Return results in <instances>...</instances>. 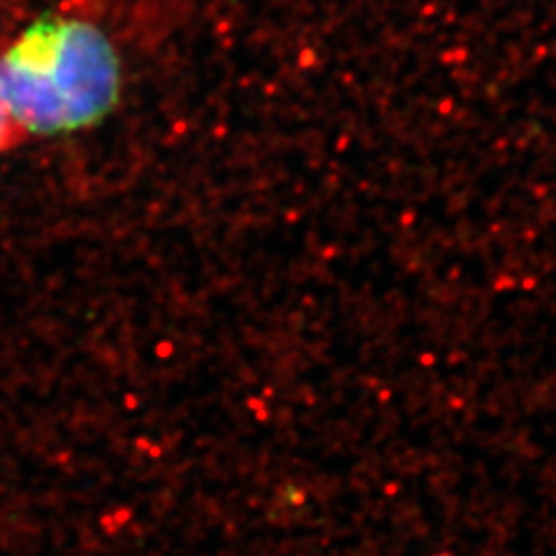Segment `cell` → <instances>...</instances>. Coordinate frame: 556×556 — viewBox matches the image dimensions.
<instances>
[{"instance_id": "obj_1", "label": "cell", "mask_w": 556, "mask_h": 556, "mask_svg": "<svg viewBox=\"0 0 556 556\" xmlns=\"http://www.w3.org/2000/svg\"><path fill=\"white\" fill-rule=\"evenodd\" d=\"M118 93V59L104 35L79 20H42L0 59V96L14 124L56 135L96 124Z\"/></svg>"}, {"instance_id": "obj_2", "label": "cell", "mask_w": 556, "mask_h": 556, "mask_svg": "<svg viewBox=\"0 0 556 556\" xmlns=\"http://www.w3.org/2000/svg\"><path fill=\"white\" fill-rule=\"evenodd\" d=\"M10 124H12V116H10L8 108H5L3 96H0V149L5 147L8 137H10Z\"/></svg>"}]
</instances>
